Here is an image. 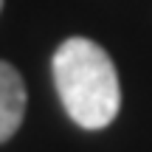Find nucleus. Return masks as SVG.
<instances>
[{"mask_svg": "<svg viewBox=\"0 0 152 152\" xmlns=\"http://www.w3.org/2000/svg\"><path fill=\"white\" fill-rule=\"evenodd\" d=\"M54 85L65 113L85 130H102L113 124L121 107V85L113 59L99 42L71 37L56 48Z\"/></svg>", "mask_w": 152, "mask_h": 152, "instance_id": "f257e3e1", "label": "nucleus"}, {"mask_svg": "<svg viewBox=\"0 0 152 152\" xmlns=\"http://www.w3.org/2000/svg\"><path fill=\"white\" fill-rule=\"evenodd\" d=\"M0 9H3V0H0Z\"/></svg>", "mask_w": 152, "mask_h": 152, "instance_id": "7ed1b4c3", "label": "nucleus"}, {"mask_svg": "<svg viewBox=\"0 0 152 152\" xmlns=\"http://www.w3.org/2000/svg\"><path fill=\"white\" fill-rule=\"evenodd\" d=\"M26 115V82L9 62H0V144L9 141Z\"/></svg>", "mask_w": 152, "mask_h": 152, "instance_id": "f03ea898", "label": "nucleus"}]
</instances>
